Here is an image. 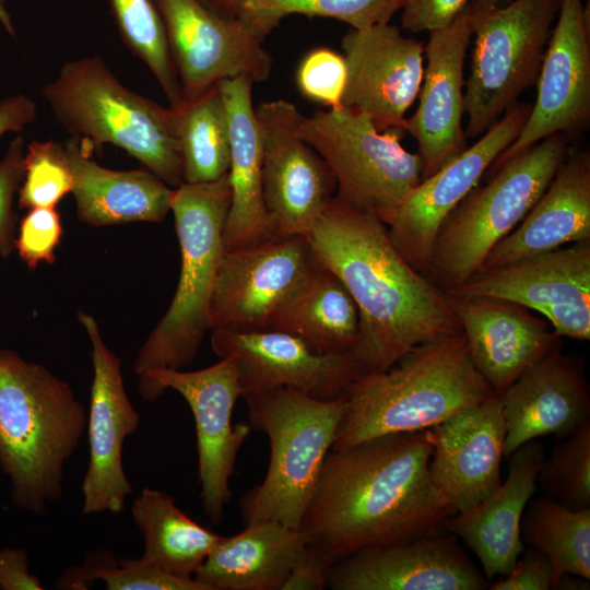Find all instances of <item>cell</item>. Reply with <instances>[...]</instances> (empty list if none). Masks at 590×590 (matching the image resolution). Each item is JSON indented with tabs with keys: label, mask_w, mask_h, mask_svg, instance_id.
Masks as SVG:
<instances>
[{
	"label": "cell",
	"mask_w": 590,
	"mask_h": 590,
	"mask_svg": "<svg viewBox=\"0 0 590 590\" xmlns=\"http://www.w3.org/2000/svg\"><path fill=\"white\" fill-rule=\"evenodd\" d=\"M430 428L330 450L300 522L333 562L361 550L446 533L456 512L429 473Z\"/></svg>",
	"instance_id": "1"
},
{
	"label": "cell",
	"mask_w": 590,
	"mask_h": 590,
	"mask_svg": "<svg viewBox=\"0 0 590 590\" xmlns=\"http://www.w3.org/2000/svg\"><path fill=\"white\" fill-rule=\"evenodd\" d=\"M305 237L357 307L352 355L363 374L386 370L415 346L462 332L445 291L401 256L376 213L333 196Z\"/></svg>",
	"instance_id": "2"
},
{
	"label": "cell",
	"mask_w": 590,
	"mask_h": 590,
	"mask_svg": "<svg viewBox=\"0 0 590 590\" xmlns=\"http://www.w3.org/2000/svg\"><path fill=\"white\" fill-rule=\"evenodd\" d=\"M86 426L87 410L66 380L0 347V468L15 507L42 515L62 496Z\"/></svg>",
	"instance_id": "3"
},
{
	"label": "cell",
	"mask_w": 590,
	"mask_h": 590,
	"mask_svg": "<svg viewBox=\"0 0 590 590\" xmlns=\"http://www.w3.org/2000/svg\"><path fill=\"white\" fill-rule=\"evenodd\" d=\"M494 393L475 369L462 332L422 343L388 369L362 374L349 387L331 449L432 428Z\"/></svg>",
	"instance_id": "4"
},
{
	"label": "cell",
	"mask_w": 590,
	"mask_h": 590,
	"mask_svg": "<svg viewBox=\"0 0 590 590\" xmlns=\"http://www.w3.org/2000/svg\"><path fill=\"white\" fill-rule=\"evenodd\" d=\"M42 95L62 128L93 152L113 144L170 188L184 182L176 109L125 86L103 58L67 61Z\"/></svg>",
	"instance_id": "5"
},
{
	"label": "cell",
	"mask_w": 590,
	"mask_h": 590,
	"mask_svg": "<svg viewBox=\"0 0 590 590\" xmlns=\"http://www.w3.org/2000/svg\"><path fill=\"white\" fill-rule=\"evenodd\" d=\"M231 197L227 174L174 188L170 211L180 247V274L168 309L137 354L132 368L138 376L157 368L181 369L196 358L210 330Z\"/></svg>",
	"instance_id": "6"
},
{
	"label": "cell",
	"mask_w": 590,
	"mask_h": 590,
	"mask_svg": "<svg viewBox=\"0 0 590 590\" xmlns=\"http://www.w3.org/2000/svg\"><path fill=\"white\" fill-rule=\"evenodd\" d=\"M250 427L268 435L271 457L261 484L240 502L246 523L272 520L299 529L345 410V396L319 400L290 388L243 398Z\"/></svg>",
	"instance_id": "7"
},
{
	"label": "cell",
	"mask_w": 590,
	"mask_h": 590,
	"mask_svg": "<svg viewBox=\"0 0 590 590\" xmlns=\"http://www.w3.org/2000/svg\"><path fill=\"white\" fill-rule=\"evenodd\" d=\"M569 135L552 134L504 162L442 222L427 278L444 291L480 270L486 256L524 219L553 179Z\"/></svg>",
	"instance_id": "8"
},
{
	"label": "cell",
	"mask_w": 590,
	"mask_h": 590,
	"mask_svg": "<svg viewBox=\"0 0 590 590\" xmlns=\"http://www.w3.org/2000/svg\"><path fill=\"white\" fill-rule=\"evenodd\" d=\"M560 0H470L474 49L463 93L467 138H477L536 83Z\"/></svg>",
	"instance_id": "9"
},
{
	"label": "cell",
	"mask_w": 590,
	"mask_h": 590,
	"mask_svg": "<svg viewBox=\"0 0 590 590\" xmlns=\"http://www.w3.org/2000/svg\"><path fill=\"white\" fill-rule=\"evenodd\" d=\"M404 130L378 129L365 113L340 106L304 117L300 137L323 158L342 201L376 213L397 208L421 182L423 162L400 143Z\"/></svg>",
	"instance_id": "10"
},
{
	"label": "cell",
	"mask_w": 590,
	"mask_h": 590,
	"mask_svg": "<svg viewBox=\"0 0 590 590\" xmlns=\"http://www.w3.org/2000/svg\"><path fill=\"white\" fill-rule=\"evenodd\" d=\"M138 388L146 401L173 389L190 406L196 423L203 508L211 521L219 523L232 495L229 479L238 451L251 430L246 423L232 424L234 406L241 398L235 358L225 356L193 371L151 369L139 376Z\"/></svg>",
	"instance_id": "11"
},
{
	"label": "cell",
	"mask_w": 590,
	"mask_h": 590,
	"mask_svg": "<svg viewBox=\"0 0 590 590\" xmlns=\"http://www.w3.org/2000/svg\"><path fill=\"white\" fill-rule=\"evenodd\" d=\"M162 17L182 99L219 82L248 76L268 80L272 57L266 36L247 20L220 15L199 0H152Z\"/></svg>",
	"instance_id": "12"
},
{
	"label": "cell",
	"mask_w": 590,
	"mask_h": 590,
	"mask_svg": "<svg viewBox=\"0 0 590 590\" xmlns=\"http://www.w3.org/2000/svg\"><path fill=\"white\" fill-rule=\"evenodd\" d=\"M531 108L529 103H517L474 144L421 180L397 208L378 216L397 250L415 270L427 275L442 222L516 140Z\"/></svg>",
	"instance_id": "13"
},
{
	"label": "cell",
	"mask_w": 590,
	"mask_h": 590,
	"mask_svg": "<svg viewBox=\"0 0 590 590\" xmlns=\"http://www.w3.org/2000/svg\"><path fill=\"white\" fill-rule=\"evenodd\" d=\"M447 293L491 296L538 311L562 337L590 339V240L480 269Z\"/></svg>",
	"instance_id": "14"
},
{
	"label": "cell",
	"mask_w": 590,
	"mask_h": 590,
	"mask_svg": "<svg viewBox=\"0 0 590 590\" xmlns=\"http://www.w3.org/2000/svg\"><path fill=\"white\" fill-rule=\"evenodd\" d=\"M262 146L264 203L276 238L307 236L337 188L323 158L300 137L304 116L284 99L255 108Z\"/></svg>",
	"instance_id": "15"
},
{
	"label": "cell",
	"mask_w": 590,
	"mask_h": 590,
	"mask_svg": "<svg viewBox=\"0 0 590 590\" xmlns=\"http://www.w3.org/2000/svg\"><path fill=\"white\" fill-rule=\"evenodd\" d=\"M536 80L538 94L516 140L494 161L492 173L514 155L555 134L590 125V5L560 0Z\"/></svg>",
	"instance_id": "16"
},
{
	"label": "cell",
	"mask_w": 590,
	"mask_h": 590,
	"mask_svg": "<svg viewBox=\"0 0 590 590\" xmlns=\"http://www.w3.org/2000/svg\"><path fill=\"white\" fill-rule=\"evenodd\" d=\"M319 266L304 236L224 251L210 307V330L268 329L278 308Z\"/></svg>",
	"instance_id": "17"
},
{
	"label": "cell",
	"mask_w": 590,
	"mask_h": 590,
	"mask_svg": "<svg viewBox=\"0 0 590 590\" xmlns=\"http://www.w3.org/2000/svg\"><path fill=\"white\" fill-rule=\"evenodd\" d=\"M92 352L93 381L87 411L90 459L83 477L82 514H120L133 493L122 465V446L137 432L140 416L123 386L120 359L105 344L92 315L80 311Z\"/></svg>",
	"instance_id": "18"
},
{
	"label": "cell",
	"mask_w": 590,
	"mask_h": 590,
	"mask_svg": "<svg viewBox=\"0 0 590 590\" xmlns=\"http://www.w3.org/2000/svg\"><path fill=\"white\" fill-rule=\"evenodd\" d=\"M211 331L214 353L236 361L241 398L290 388L315 399L333 400L345 396L363 374L351 353H318L282 331Z\"/></svg>",
	"instance_id": "19"
},
{
	"label": "cell",
	"mask_w": 590,
	"mask_h": 590,
	"mask_svg": "<svg viewBox=\"0 0 590 590\" xmlns=\"http://www.w3.org/2000/svg\"><path fill=\"white\" fill-rule=\"evenodd\" d=\"M346 82L341 106L367 114L379 130L405 131V113L424 76V43L386 23L350 28L341 39Z\"/></svg>",
	"instance_id": "20"
},
{
	"label": "cell",
	"mask_w": 590,
	"mask_h": 590,
	"mask_svg": "<svg viewBox=\"0 0 590 590\" xmlns=\"http://www.w3.org/2000/svg\"><path fill=\"white\" fill-rule=\"evenodd\" d=\"M489 582L451 533L369 547L333 563V590H485Z\"/></svg>",
	"instance_id": "21"
},
{
	"label": "cell",
	"mask_w": 590,
	"mask_h": 590,
	"mask_svg": "<svg viewBox=\"0 0 590 590\" xmlns=\"http://www.w3.org/2000/svg\"><path fill=\"white\" fill-rule=\"evenodd\" d=\"M430 430V479L456 514L473 508L499 486L506 428L496 393L458 411Z\"/></svg>",
	"instance_id": "22"
},
{
	"label": "cell",
	"mask_w": 590,
	"mask_h": 590,
	"mask_svg": "<svg viewBox=\"0 0 590 590\" xmlns=\"http://www.w3.org/2000/svg\"><path fill=\"white\" fill-rule=\"evenodd\" d=\"M445 293L475 369L496 394L560 346V337L547 320L521 305L491 296Z\"/></svg>",
	"instance_id": "23"
},
{
	"label": "cell",
	"mask_w": 590,
	"mask_h": 590,
	"mask_svg": "<svg viewBox=\"0 0 590 590\" xmlns=\"http://www.w3.org/2000/svg\"><path fill=\"white\" fill-rule=\"evenodd\" d=\"M472 34L468 4L448 24L428 32L420 103L405 121V131L417 142L422 180L468 148L462 128L463 66Z\"/></svg>",
	"instance_id": "24"
},
{
	"label": "cell",
	"mask_w": 590,
	"mask_h": 590,
	"mask_svg": "<svg viewBox=\"0 0 590 590\" xmlns=\"http://www.w3.org/2000/svg\"><path fill=\"white\" fill-rule=\"evenodd\" d=\"M497 396L506 428L505 457L543 436L564 439L590 422V397L582 367L560 346Z\"/></svg>",
	"instance_id": "25"
},
{
	"label": "cell",
	"mask_w": 590,
	"mask_h": 590,
	"mask_svg": "<svg viewBox=\"0 0 590 590\" xmlns=\"http://www.w3.org/2000/svg\"><path fill=\"white\" fill-rule=\"evenodd\" d=\"M508 458L507 479L484 500L445 523L446 531L461 539L477 557L488 582L509 574L524 550L520 524L536 489L544 448L533 439Z\"/></svg>",
	"instance_id": "26"
},
{
	"label": "cell",
	"mask_w": 590,
	"mask_h": 590,
	"mask_svg": "<svg viewBox=\"0 0 590 590\" xmlns=\"http://www.w3.org/2000/svg\"><path fill=\"white\" fill-rule=\"evenodd\" d=\"M253 81L237 76L217 83L229 127L231 160L227 172L231 205L223 229L225 251L256 247L276 238L262 186V146L252 105Z\"/></svg>",
	"instance_id": "27"
},
{
	"label": "cell",
	"mask_w": 590,
	"mask_h": 590,
	"mask_svg": "<svg viewBox=\"0 0 590 590\" xmlns=\"http://www.w3.org/2000/svg\"><path fill=\"white\" fill-rule=\"evenodd\" d=\"M583 240H590V154L569 146L546 190L518 226L494 246L480 269Z\"/></svg>",
	"instance_id": "28"
},
{
	"label": "cell",
	"mask_w": 590,
	"mask_h": 590,
	"mask_svg": "<svg viewBox=\"0 0 590 590\" xmlns=\"http://www.w3.org/2000/svg\"><path fill=\"white\" fill-rule=\"evenodd\" d=\"M74 178L72 193L79 219L91 226L128 222H163L170 211L174 188L150 170H115L92 157L80 138L63 143Z\"/></svg>",
	"instance_id": "29"
},
{
	"label": "cell",
	"mask_w": 590,
	"mask_h": 590,
	"mask_svg": "<svg viewBox=\"0 0 590 590\" xmlns=\"http://www.w3.org/2000/svg\"><path fill=\"white\" fill-rule=\"evenodd\" d=\"M310 541L300 528L249 522L238 534L222 536L193 578L209 590H281Z\"/></svg>",
	"instance_id": "30"
},
{
	"label": "cell",
	"mask_w": 590,
	"mask_h": 590,
	"mask_svg": "<svg viewBox=\"0 0 590 590\" xmlns=\"http://www.w3.org/2000/svg\"><path fill=\"white\" fill-rule=\"evenodd\" d=\"M268 329L296 337L318 353L352 354L359 316L343 283L319 263L273 314Z\"/></svg>",
	"instance_id": "31"
},
{
	"label": "cell",
	"mask_w": 590,
	"mask_h": 590,
	"mask_svg": "<svg viewBox=\"0 0 590 590\" xmlns=\"http://www.w3.org/2000/svg\"><path fill=\"white\" fill-rule=\"evenodd\" d=\"M131 514L144 541L141 558L181 578H193L222 539L182 512L164 491L144 487Z\"/></svg>",
	"instance_id": "32"
},
{
	"label": "cell",
	"mask_w": 590,
	"mask_h": 590,
	"mask_svg": "<svg viewBox=\"0 0 590 590\" xmlns=\"http://www.w3.org/2000/svg\"><path fill=\"white\" fill-rule=\"evenodd\" d=\"M527 544L543 553L553 568V586L564 575L590 579V508L569 509L540 496L530 499L520 524Z\"/></svg>",
	"instance_id": "33"
},
{
	"label": "cell",
	"mask_w": 590,
	"mask_h": 590,
	"mask_svg": "<svg viewBox=\"0 0 590 590\" xmlns=\"http://www.w3.org/2000/svg\"><path fill=\"white\" fill-rule=\"evenodd\" d=\"M182 158L184 182L220 179L228 172L229 127L219 85L174 107Z\"/></svg>",
	"instance_id": "34"
},
{
	"label": "cell",
	"mask_w": 590,
	"mask_h": 590,
	"mask_svg": "<svg viewBox=\"0 0 590 590\" xmlns=\"http://www.w3.org/2000/svg\"><path fill=\"white\" fill-rule=\"evenodd\" d=\"M118 32L128 49L150 69L175 107L182 101L178 74L162 17L152 0H109Z\"/></svg>",
	"instance_id": "35"
},
{
	"label": "cell",
	"mask_w": 590,
	"mask_h": 590,
	"mask_svg": "<svg viewBox=\"0 0 590 590\" xmlns=\"http://www.w3.org/2000/svg\"><path fill=\"white\" fill-rule=\"evenodd\" d=\"M404 0H243L238 16L253 24L268 36L292 14L331 17L354 30L390 23Z\"/></svg>",
	"instance_id": "36"
},
{
	"label": "cell",
	"mask_w": 590,
	"mask_h": 590,
	"mask_svg": "<svg viewBox=\"0 0 590 590\" xmlns=\"http://www.w3.org/2000/svg\"><path fill=\"white\" fill-rule=\"evenodd\" d=\"M536 486L569 509L590 508V422L564 438L544 459Z\"/></svg>",
	"instance_id": "37"
},
{
	"label": "cell",
	"mask_w": 590,
	"mask_h": 590,
	"mask_svg": "<svg viewBox=\"0 0 590 590\" xmlns=\"http://www.w3.org/2000/svg\"><path fill=\"white\" fill-rule=\"evenodd\" d=\"M74 178L63 144L33 141L26 145L23 157V178L17 190L21 209L55 208L72 192Z\"/></svg>",
	"instance_id": "38"
},
{
	"label": "cell",
	"mask_w": 590,
	"mask_h": 590,
	"mask_svg": "<svg viewBox=\"0 0 590 590\" xmlns=\"http://www.w3.org/2000/svg\"><path fill=\"white\" fill-rule=\"evenodd\" d=\"M345 82L344 57L326 47L306 54L296 71V84L300 93L329 108L341 106Z\"/></svg>",
	"instance_id": "39"
},
{
	"label": "cell",
	"mask_w": 590,
	"mask_h": 590,
	"mask_svg": "<svg viewBox=\"0 0 590 590\" xmlns=\"http://www.w3.org/2000/svg\"><path fill=\"white\" fill-rule=\"evenodd\" d=\"M86 570L92 581H104L108 590H209L194 578L175 576L141 557Z\"/></svg>",
	"instance_id": "40"
},
{
	"label": "cell",
	"mask_w": 590,
	"mask_h": 590,
	"mask_svg": "<svg viewBox=\"0 0 590 590\" xmlns=\"http://www.w3.org/2000/svg\"><path fill=\"white\" fill-rule=\"evenodd\" d=\"M62 235L61 219L55 208L43 206L28 210L22 219L14 249L30 270L42 262L54 263L55 250Z\"/></svg>",
	"instance_id": "41"
},
{
	"label": "cell",
	"mask_w": 590,
	"mask_h": 590,
	"mask_svg": "<svg viewBox=\"0 0 590 590\" xmlns=\"http://www.w3.org/2000/svg\"><path fill=\"white\" fill-rule=\"evenodd\" d=\"M24 139L15 137L0 161V255L8 257L14 250L16 214L14 196L23 178Z\"/></svg>",
	"instance_id": "42"
},
{
	"label": "cell",
	"mask_w": 590,
	"mask_h": 590,
	"mask_svg": "<svg viewBox=\"0 0 590 590\" xmlns=\"http://www.w3.org/2000/svg\"><path fill=\"white\" fill-rule=\"evenodd\" d=\"M514 568L499 580L489 582V590H548L553 586L550 559L529 546L523 550Z\"/></svg>",
	"instance_id": "43"
},
{
	"label": "cell",
	"mask_w": 590,
	"mask_h": 590,
	"mask_svg": "<svg viewBox=\"0 0 590 590\" xmlns=\"http://www.w3.org/2000/svg\"><path fill=\"white\" fill-rule=\"evenodd\" d=\"M470 0H404L401 26L412 33L429 32L448 24Z\"/></svg>",
	"instance_id": "44"
},
{
	"label": "cell",
	"mask_w": 590,
	"mask_h": 590,
	"mask_svg": "<svg viewBox=\"0 0 590 590\" xmlns=\"http://www.w3.org/2000/svg\"><path fill=\"white\" fill-rule=\"evenodd\" d=\"M333 562L311 540L290 571L281 590H321L328 588Z\"/></svg>",
	"instance_id": "45"
},
{
	"label": "cell",
	"mask_w": 590,
	"mask_h": 590,
	"mask_svg": "<svg viewBox=\"0 0 590 590\" xmlns=\"http://www.w3.org/2000/svg\"><path fill=\"white\" fill-rule=\"evenodd\" d=\"M0 589L43 590L40 578L30 573L28 556L23 548H0Z\"/></svg>",
	"instance_id": "46"
},
{
	"label": "cell",
	"mask_w": 590,
	"mask_h": 590,
	"mask_svg": "<svg viewBox=\"0 0 590 590\" xmlns=\"http://www.w3.org/2000/svg\"><path fill=\"white\" fill-rule=\"evenodd\" d=\"M36 119V105L24 94L0 101V138L8 132H20Z\"/></svg>",
	"instance_id": "47"
},
{
	"label": "cell",
	"mask_w": 590,
	"mask_h": 590,
	"mask_svg": "<svg viewBox=\"0 0 590 590\" xmlns=\"http://www.w3.org/2000/svg\"><path fill=\"white\" fill-rule=\"evenodd\" d=\"M206 8L213 12L227 16L237 17L240 12V4L243 0H199Z\"/></svg>",
	"instance_id": "48"
},
{
	"label": "cell",
	"mask_w": 590,
	"mask_h": 590,
	"mask_svg": "<svg viewBox=\"0 0 590 590\" xmlns=\"http://www.w3.org/2000/svg\"><path fill=\"white\" fill-rule=\"evenodd\" d=\"M0 26L11 36L15 35L13 20L7 8L5 0H0Z\"/></svg>",
	"instance_id": "49"
},
{
	"label": "cell",
	"mask_w": 590,
	"mask_h": 590,
	"mask_svg": "<svg viewBox=\"0 0 590 590\" xmlns=\"http://www.w3.org/2000/svg\"><path fill=\"white\" fill-rule=\"evenodd\" d=\"M508 1H511V0H508Z\"/></svg>",
	"instance_id": "50"
},
{
	"label": "cell",
	"mask_w": 590,
	"mask_h": 590,
	"mask_svg": "<svg viewBox=\"0 0 590 590\" xmlns=\"http://www.w3.org/2000/svg\"><path fill=\"white\" fill-rule=\"evenodd\" d=\"M589 1V0H588Z\"/></svg>",
	"instance_id": "51"
}]
</instances>
